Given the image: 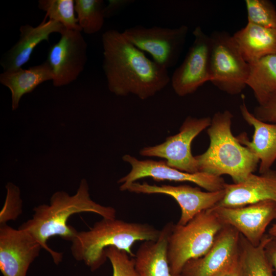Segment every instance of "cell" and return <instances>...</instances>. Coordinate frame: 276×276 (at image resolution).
<instances>
[{
  "label": "cell",
  "instance_id": "cell-31",
  "mask_svg": "<svg viewBox=\"0 0 276 276\" xmlns=\"http://www.w3.org/2000/svg\"><path fill=\"white\" fill-rule=\"evenodd\" d=\"M265 253L276 276V237L271 236L265 246Z\"/></svg>",
  "mask_w": 276,
  "mask_h": 276
},
{
  "label": "cell",
  "instance_id": "cell-25",
  "mask_svg": "<svg viewBox=\"0 0 276 276\" xmlns=\"http://www.w3.org/2000/svg\"><path fill=\"white\" fill-rule=\"evenodd\" d=\"M38 8L46 13L45 17L61 23L65 29L82 31L75 16L74 0H39Z\"/></svg>",
  "mask_w": 276,
  "mask_h": 276
},
{
  "label": "cell",
  "instance_id": "cell-30",
  "mask_svg": "<svg viewBox=\"0 0 276 276\" xmlns=\"http://www.w3.org/2000/svg\"><path fill=\"white\" fill-rule=\"evenodd\" d=\"M133 2V0H109L108 4L104 8L105 18H110L115 16Z\"/></svg>",
  "mask_w": 276,
  "mask_h": 276
},
{
  "label": "cell",
  "instance_id": "cell-32",
  "mask_svg": "<svg viewBox=\"0 0 276 276\" xmlns=\"http://www.w3.org/2000/svg\"><path fill=\"white\" fill-rule=\"evenodd\" d=\"M237 265V264L233 267L227 268L217 273L213 276H232L233 271Z\"/></svg>",
  "mask_w": 276,
  "mask_h": 276
},
{
  "label": "cell",
  "instance_id": "cell-34",
  "mask_svg": "<svg viewBox=\"0 0 276 276\" xmlns=\"http://www.w3.org/2000/svg\"><path fill=\"white\" fill-rule=\"evenodd\" d=\"M232 276H241L238 268V263L233 271Z\"/></svg>",
  "mask_w": 276,
  "mask_h": 276
},
{
  "label": "cell",
  "instance_id": "cell-27",
  "mask_svg": "<svg viewBox=\"0 0 276 276\" xmlns=\"http://www.w3.org/2000/svg\"><path fill=\"white\" fill-rule=\"evenodd\" d=\"M6 195L0 212V225L15 220L22 213V201L19 188L12 182L6 185Z\"/></svg>",
  "mask_w": 276,
  "mask_h": 276
},
{
  "label": "cell",
  "instance_id": "cell-12",
  "mask_svg": "<svg viewBox=\"0 0 276 276\" xmlns=\"http://www.w3.org/2000/svg\"><path fill=\"white\" fill-rule=\"evenodd\" d=\"M122 159L128 163L131 168L127 174L118 181L121 185L130 183L149 177L157 181L193 182L206 191L213 192L224 189L226 183L222 176L201 172L190 173L181 171L168 166L166 161L139 160L129 154H125Z\"/></svg>",
  "mask_w": 276,
  "mask_h": 276
},
{
  "label": "cell",
  "instance_id": "cell-3",
  "mask_svg": "<svg viewBox=\"0 0 276 276\" xmlns=\"http://www.w3.org/2000/svg\"><path fill=\"white\" fill-rule=\"evenodd\" d=\"M160 234V230L147 223L102 218L89 230L78 231L71 241L70 249L75 260L95 271L107 259V248L115 247L134 258L131 248L136 242L155 241Z\"/></svg>",
  "mask_w": 276,
  "mask_h": 276
},
{
  "label": "cell",
  "instance_id": "cell-4",
  "mask_svg": "<svg viewBox=\"0 0 276 276\" xmlns=\"http://www.w3.org/2000/svg\"><path fill=\"white\" fill-rule=\"evenodd\" d=\"M233 118L228 110L214 113L206 129L209 146L195 157L199 172L219 177L229 175L234 183H239L254 173L259 160L233 135Z\"/></svg>",
  "mask_w": 276,
  "mask_h": 276
},
{
  "label": "cell",
  "instance_id": "cell-19",
  "mask_svg": "<svg viewBox=\"0 0 276 276\" xmlns=\"http://www.w3.org/2000/svg\"><path fill=\"white\" fill-rule=\"evenodd\" d=\"M173 224H166L156 240L144 241L139 246L134 258L139 276H182L172 274L168 262V238Z\"/></svg>",
  "mask_w": 276,
  "mask_h": 276
},
{
  "label": "cell",
  "instance_id": "cell-7",
  "mask_svg": "<svg viewBox=\"0 0 276 276\" xmlns=\"http://www.w3.org/2000/svg\"><path fill=\"white\" fill-rule=\"evenodd\" d=\"M189 31L188 27L176 28L153 26L147 28L136 25L122 33L133 45L149 54L152 60L168 69L175 66L184 48Z\"/></svg>",
  "mask_w": 276,
  "mask_h": 276
},
{
  "label": "cell",
  "instance_id": "cell-24",
  "mask_svg": "<svg viewBox=\"0 0 276 276\" xmlns=\"http://www.w3.org/2000/svg\"><path fill=\"white\" fill-rule=\"evenodd\" d=\"M102 0H75V11L78 24L86 34L98 32L103 27L105 17Z\"/></svg>",
  "mask_w": 276,
  "mask_h": 276
},
{
  "label": "cell",
  "instance_id": "cell-1",
  "mask_svg": "<svg viewBox=\"0 0 276 276\" xmlns=\"http://www.w3.org/2000/svg\"><path fill=\"white\" fill-rule=\"evenodd\" d=\"M102 43L103 69L108 88L115 95H134L145 100L170 82L168 70L148 58L122 32L107 30L102 34Z\"/></svg>",
  "mask_w": 276,
  "mask_h": 276
},
{
  "label": "cell",
  "instance_id": "cell-23",
  "mask_svg": "<svg viewBox=\"0 0 276 276\" xmlns=\"http://www.w3.org/2000/svg\"><path fill=\"white\" fill-rule=\"evenodd\" d=\"M247 86L252 90L258 105L276 93V55H270L249 64Z\"/></svg>",
  "mask_w": 276,
  "mask_h": 276
},
{
  "label": "cell",
  "instance_id": "cell-10",
  "mask_svg": "<svg viewBox=\"0 0 276 276\" xmlns=\"http://www.w3.org/2000/svg\"><path fill=\"white\" fill-rule=\"evenodd\" d=\"M121 191L145 194H160L173 198L181 209L177 224L185 225L200 213L216 206L224 197V189L217 191H202L198 187L183 185L177 186L150 185L146 182L122 184Z\"/></svg>",
  "mask_w": 276,
  "mask_h": 276
},
{
  "label": "cell",
  "instance_id": "cell-15",
  "mask_svg": "<svg viewBox=\"0 0 276 276\" xmlns=\"http://www.w3.org/2000/svg\"><path fill=\"white\" fill-rule=\"evenodd\" d=\"M240 234L225 225L217 235L209 250L202 257L190 260L184 266L182 276H213L236 265L239 255Z\"/></svg>",
  "mask_w": 276,
  "mask_h": 276
},
{
  "label": "cell",
  "instance_id": "cell-6",
  "mask_svg": "<svg viewBox=\"0 0 276 276\" xmlns=\"http://www.w3.org/2000/svg\"><path fill=\"white\" fill-rule=\"evenodd\" d=\"M210 81L220 90L232 95L247 86L250 65L244 59L233 36L225 31L211 35Z\"/></svg>",
  "mask_w": 276,
  "mask_h": 276
},
{
  "label": "cell",
  "instance_id": "cell-28",
  "mask_svg": "<svg viewBox=\"0 0 276 276\" xmlns=\"http://www.w3.org/2000/svg\"><path fill=\"white\" fill-rule=\"evenodd\" d=\"M106 257L112 268V276H139L134 258L126 251L110 246L105 249Z\"/></svg>",
  "mask_w": 276,
  "mask_h": 276
},
{
  "label": "cell",
  "instance_id": "cell-14",
  "mask_svg": "<svg viewBox=\"0 0 276 276\" xmlns=\"http://www.w3.org/2000/svg\"><path fill=\"white\" fill-rule=\"evenodd\" d=\"M225 225H230L254 246L261 242L267 227L276 219V202L265 200L238 207L210 209Z\"/></svg>",
  "mask_w": 276,
  "mask_h": 276
},
{
  "label": "cell",
  "instance_id": "cell-20",
  "mask_svg": "<svg viewBox=\"0 0 276 276\" xmlns=\"http://www.w3.org/2000/svg\"><path fill=\"white\" fill-rule=\"evenodd\" d=\"M232 36L242 56L249 64L265 56L276 55V29L247 22Z\"/></svg>",
  "mask_w": 276,
  "mask_h": 276
},
{
  "label": "cell",
  "instance_id": "cell-17",
  "mask_svg": "<svg viewBox=\"0 0 276 276\" xmlns=\"http://www.w3.org/2000/svg\"><path fill=\"white\" fill-rule=\"evenodd\" d=\"M65 29L60 22L44 17L36 27L29 24L21 26L19 39L2 57L0 64L4 71L22 68L30 59L34 49L43 41H49L54 33H61Z\"/></svg>",
  "mask_w": 276,
  "mask_h": 276
},
{
  "label": "cell",
  "instance_id": "cell-11",
  "mask_svg": "<svg viewBox=\"0 0 276 276\" xmlns=\"http://www.w3.org/2000/svg\"><path fill=\"white\" fill-rule=\"evenodd\" d=\"M60 35L59 40L49 48L46 60L52 68L56 87L76 80L87 60V44L81 31L65 28Z\"/></svg>",
  "mask_w": 276,
  "mask_h": 276
},
{
  "label": "cell",
  "instance_id": "cell-5",
  "mask_svg": "<svg viewBox=\"0 0 276 276\" xmlns=\"http://www.w3.org/2000/svg\"><path fill=\"white\" fill-rule=\"evenodd\" d=\"M224 225L211 209L200 213L185 225L173 224L167 250L172 274H181L188 261L204 256Z\"/></svg>",
  "mask_w": 276,
  "mask_h": 276
},
{
  "label": "cell",
  "instance_id": "cell-22",
  "mask_svg": "<svg viewBox=\"0 0 276 276\" xmlns=\"http://www.w3.org/2000/svg\"><path fill=\"white\" fill-rule=\"evenodd\" d=\"M271 236L265 234L258 246H254L240 234L238 268L241 276H274L265 253Z\"/></svg>",
  "mask_w": 276,
  "mask_h": 276
},
{
  "label": "cell",
  "instance_id": "cell-21",
  "mask_svg": "<svg viewBox=\"0 0 276 276\" xmlns=\"http://www.w3.org/2000/svg\"><path fill=\"white\" fill-rule=\"evenodd\" d=\"M53 79V73L47 60L28 69L4 71L0 74L1 83L10 90L13 110L17 109L24 95L32 92L39 85Z\"/></svg>",
  "mask_w": 276,
  "mask_h": 276
},
{
  "label": "cell",
  "instance_id": "cell-13",
  "mask_svg": "<svg viewBox=\"0 0 276 276\" xmlns=\"http://www.w3.org/2000/svg\"><path fill=\"white\" fill-rule=\"evenodd\" d=\"M42 247L28 231L0 225V270L3 276H27Z\"/></svg>",
  "mask_w": 276,
  "mask_h": 276
},
{
  "label": "cell",
  "instance_id": "cell-16",
  "mask_svg": "<svg viewBox=\"0 0 276 276\" xmlns=\"http://www.w3.org/2000/svg\"><path fill=\"white\" fill-rule=\"evenodd\" d=\"M224 191V197L215 206L238 207L265 200L276 202V170L251 173L241 182L226 183Z\"/></svg>",
  "mask_w": 276,
  "mask_h": 276
},
{
  "label": "cell",
  "instance_id": "cell-18",
  "mask_svg": "<svg viewBox=\"0 0 276 276\" xmlns=\"http://www.w3.org/2000/svg\"><path fill=\"white\" fill-rule=\"evenodd\" d=\"M240 110L242 118L254 128V132L251 141L248 140L246 133H241L237 137L259 160V173H265L271 169L276 160V123L257 118L245 102L240 105Z\"/></svg>",
  "mask_w": 276,
  "mask_h": 276
},
{
  "label": "cell",
  "instance_id": "cell-33",
  "mask_svg": "<svg viewBox=\"0 0 276 276\" xmlns=\"http://www.w3.org/2000/svg\"><path fill=\"white\" fill-rule=\"evenodd\" d=\"M268 235L271 237H276V223L269 229Z\"/></svg>",
  "mask_w": 276,
  "mask_h": 276
},
{
  "label": "cell",
  "instance_id": "cell-2",
  "mask_svg": "<svg viewBox=\"0 0 276 276\" xmlns=\"http://www.w3.org/2000/svg\"><path fill=\"white\" fill-rule=\"evenodd\" d=\"M32 217L23 223L19 228L30 233L40 243L42 248L58 265L63 259V254L54 250L48 245V240L58 236L71 241L78 232L67 224L72 215L80 213H93L104 218H116V211L111 206L102 205L93 200L90 196L87 180L80 181L76 193L70 195L63 191L55 192L50 202L33 208Z\"/></svg>",
  "mask_w": 276,
  "mask_h": 276
},
{
  "label": "cell",
  "instance_id": "cell-9",
  "mask_svg": "<svg viewBox=\"0 0 276 276\" xmlns=\"http://www.w3.org/2000/svg\"><path fill=\"white\" fill-rule=\"evenodd\" d=\"M194 40L186 57L174 71L171 82L175 94L185 97L195 93L205 82L210 81V35L200 26L193 30Z\"/></svg>",
  "mask_w": 276,
  "mask_h": 276
},
{
  "label": "cell",
  "instance_id": "cell-29",
  "mask_svg": "<svg viewBox=\"0 0 276 276\" xmlns=\"http://www.w3.org/2000/svg\"><path fill=\"white\" fill-rule=\"evenodd\" d=\"M253 114L261 121L276 123V93L271 95L264 103L256 107Z\"/></svg>",
  "mask_w": 276,
  "mask_h": 276
},
{
  "label": "cell",
  "instance_id": "cell-8",
  "mask_svg": "<svg viewBox=\"0 0 276 276\" xmlns=\"http://www.w3.org/2000/svg\"><path fill=\"white\" fill-rule=\"evenodd\" d=\"M211 122L209 117L197 118L188 116L177 134L167 137L160 144L143 148L140 154L164 158L168 166L181 171L199 172L197 159L192 153V143L196 136L209 127Z\"/></svg>",
  "mask_w": 276,
  "mask_h": 276
},
{
  "label": "cell",
  "instance_id": "cell-26",
  "mask_svg": "<svg viewBox=\"0 0 276 276\" xmlns=\"http://www.w3.org/2000/svg\"><path fill=\"white\" fill-rule=\"evenodd\" d=\"M247 22L276 29V8L268 0H245Z\"/></svg>",
  "mask_w": 276,
  "mask_h": 276
}]
</instances>
